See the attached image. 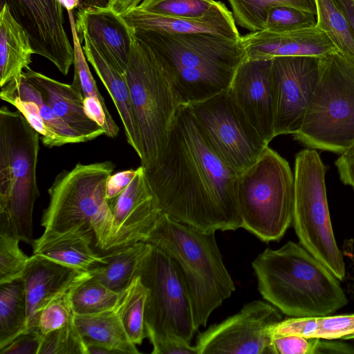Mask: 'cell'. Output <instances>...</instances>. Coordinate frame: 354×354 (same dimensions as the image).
Returning a JSON list of instances; mask_svg holds the SVG:
<instances>
[{"mask_svg": "<svg viewBox=\"0 0 354 354\" xmlns=\"http://www.w3.org/2000/svg\"><path fill=\"white\" fill-rule=\"evenodd\" d=\"M143 169L158 207L171 218L207 232L242 227L238 174L206 141L188 104L178 106L162 149Z\"/></svg>", "mask_w": 354, "mask_h": 354, "instance_id": "1", "label": "cell"}, {"mask_svg": "<svg viewBox=\"0 0 354 354\" xmlns=\"http://www.w3.org/2000/svg\"><path fill=\"white\" fill-rule=\"evenodd\" d=\"M132 30L134 37L160 59L181 104L202 101L227 91L245 59L241 39L208 32Z\"/></svg>", "mask_w": 354, "mask_h": 354, "instance_id": "2", "label": "cell"}, {"mask_svg": "<svg viewBox=\"0 0 354 354\" xmlns=\"http://www.w3.org/2000/svg\"><path fill=\"white\" fill-rule=\"evenodd\" d=\"M252 267L261 295L288 316L328 315L348 304L338 279L295 242L266 248Z\"/></svg>", "mask_w": 354, "mask_h": 354, "instance_id": "3", "label": "cell"}, {"mask_svg": "<svg viewBox=\"0 0 354 354\" xmlns=\"http://www.w3.org/2000/svg\"><path fill=\"white\" fill-rule=\"evenodd\" d=\"M145 242L170 257L189 296L196 327L205 326L212 313L236 289L215 232L201 231L162 212Z\"/></svg>", "mask_w": 354, "mask_h": 354, "instance_id": "4", "label": "cell"}, {"mask_svg": "<svg viewBox=\"0 0 354 354\" xmlns=\"http://www.w3.org/2000/svg\"><path fill=\"white\" fill-rule=\"evenodd\" d=\"M39 134L22 113L0 109V216L15 236L32 245V214L39 196L36 170Z\"/></svg>", "mask_w": 354, "mask_h": 354, "instance_id": "5", "label": "cell"}, {"mask_svg": "<svg viewBox=\"0 0 354 354\" xmlns=\"http://www.w3.org/2000/svg\"><path fill=\"white\" fill-rule=\"evenodd\" d=\"M295 140L342 154L354 143V59L338 51L319 57L318 81Z\"/></svg>", "mask_w": 354, "mask_h": 354, "instance_id": "6", "label": "cell"}, {"mask_svg": "<svg viewBox=\"0 0 354 354\" xmlns=\"http://www.w3.org/2000/svg\"><path fill=\"white\" fill-rule=\"evenodd\" d=\"M113 169V163L107 160L79 162L60 172L48 190L49 203L41 221L44 232H62L86 225L94 231L95 245L105 252L113 223L106 184Z\"/></svg>", "mask_w": 354, "mask_h": 354, "instance_id": "7", "label": "cell"}, {"mask_svg": "<svg viewBox=\"0 0 354 354\" xmlns=\"http://www.w3.org/2000/svg\"><path fill=\"white\" fill-rule=\"evenodd\" d=\"M236 197L242 228L265 242L280 240L293 218L294 174L288 161L267 146L238 175Z\"/></svg>", "mask_w": 354, "mask_h": 354, "instance_id": "8", "label": "cell"}, {"mask_svg": "<svg viewBox=\"0 0 354 354\" xmlns=\"http://www.w3.org/2000/svg\"><path fill=\"white\" fill-rule=\"evenodd\" d=\"M124 75L139 129L140 165L145 167L162 149L181 103L160 59L136 37Z\"/></svg>", "mask_w": 354, "mask_h": 354, "instance_id": "9", "label": "cell"}, {"mask_svg": "<svg viewBox=\"0 0 354 354\" xmlns=\"http://www.w3.org/2000/svg\"><path fill=\"white\" fill-rule=\"evenodd\" d=\"M326 168L315 149L295 157L292 223L301 245L339 281L346 275L333 233L326 196Z\"/></svg>", "mask_w": 354, "mask_h": 354, "instance_id": "10", "label": "cell"}, {"mask_svg": "<svg viewBox=\"0 0 354 354\" xmlns=\"http://www.w3.org/2000/svg\"><path fill=\"white\" fill-rule=\"evenodd\" d=\"M136 275L147 289L145 326L152 346L171 339L191 344L198 329L189 296L170 257L150 244Z\"/></svg>", "mask_w": 354, "mask_h": 354, "instance_id": "11", "label": "cell"}, {"mask_svg": "<svg viewBox=\"0 0 354 354\" xmlns=\"http://www.w3.org/2000/svg\"><path fill=\"white\" fill-rule=\"evenodd\" d=\"M188 105L206 141L238 175L255 163L268 146L227 91Z\"/></svg>", "mask_w": 354, "mask_h": 354, "instance_id": "12", "label": "cell"}, {"mask_svg": "<svg viewBox=\"0 0 354 354\" xmlns=\"http://www.w3.org/2000/svg\"><path fill=\"white\" fill-rule=\"evenodd\" d=\"M281 320L275 306L254 300L200 333L195 347L198 354H276L270 328Z\"/></svg>", "mask_w": 354, "mask_h": 354, "instance_id": "13", "label": "cell"}, {"mask_svg": "<svg viewBox=\"0 0 354 354\" xmlns=\"http://www.w3.org/2000/svg\"><path fill=\"white\" fill-rule=\"evenodd\" d=\"M319 77V57L283 56L272 59L274 136L301 129Z\"/></svg>", "mask_w": 354, "mask_h": 354, "instance_id": "14", "label": "cell"}, {"mask_svg": "<svg viewBox=\"0 0 354 354\" xmlns=\"http://www.w3.org/2000/svg\"><path fill=\"white\" fill-rule=\"evenodd\" d=\"M28 35L34 54L50 61L64 75L74 62L64 27L63 6L58 0H1Z\"/></svg>", "mask_w": 354, "mask_h": 354, "instance_id": "15", "label": "cell"}, {"mask_svg": "<svg viewBox=\"0 0 354 354\" xmlns=\"http://www.w3.org/2000/svg\"><path fill=\"white\" fill-rule=\"evenodd\" d=\"M227 91L250 124L269 144L275 137L272 59H245Z\"/></svg>", "mask_w": 354, "mask_h": 354, "instance_id": "16", "label": "cell"}, {"mask_svg": "<svg viewBox=\"0 0 354 354\" xmlns=\"http://www.w3.org/2000/svg\"><path fill=\"white\" fill-rule=\"evenodd\" d=\"M108 203L113 223L105 252L139 241L145 242L162 212L141 165L136 169L131 183Z\"/></svg>", "mask_w": 354, "mask_h": 354, "instance_id": "17", "label": "cell"}, {"mask_svg": "<svg viewBox=\"0 0 354 354\" xmlns=\"http://www.w3.org/2000/svg\"><path fill=\"white\" fill-rule=\"evenodd\" d=\"M75 30L80 43L88 40L115 69L124 73L135 37L122 16L107 7H82L76 13Z\"/></svg>", "mask_w": 354, "mask_h": 354, "instance_id": "18", "label": "cell"}, {"mask_svg": "<svg viewBox=\"0 0 354 354\" xmlns=\"http://www.w3.org/2000/svg\"><path fill=\"white\" fill-rule=\"evenodd\" d=\"M90 276L89 271L33 254L21 277L27 302V329L38 328L40 313L51 299Z\"/></svg>", "mask_w": 354, "mask_h": 354, "instance_id": "19", "label": "cell"}, {"mask_svg": "<svg viewBox=\"0 0 354 354\" xmlns=\"http://www.w3.org/2000/svg\"><path fill=\"white\" fill-rule=\"evenodd\" d=\"M241 39L248 59L283 56L322 57L337 51L328 37L316 26L282 32L262 30L241 36Z\"/></svg>", "mask_w": 354, "mask_h": 354, "instance_id": "20", "label": "cell"}, {"mask_svg": "<svg viewBox=\"0 0 354 354\" xmlns=\"http://www.w3.org/2000/svg\"><path fill=\"white\" fill-rule=\"evenodd\" d=\"M24 77L40 91L46 103L55 115L81 134L86 141L104 134V131L86 113L84 98L72 84H65L30 68Z\"/></svg>", "mask_w": 354, "mask_h": 354, "instance_id": "21", "label": "cell"}, {"mask_svg": "<svg viewBox=\"0 0 354 354\" xmlns=\"http://www.w3.org/2000/svg\"><path fill=\"white\" fill-rule=\"evenodd\" d=\"M93 230L80 225L62 232H44L32 243L33 254L83 271L106 264L91 248Z\"/></svg>", "mask_w": 354, "mask_h": 354, "instance_id": "22", "label": "cell"}, {"mask_svg": "<svg viewBox=\"0 0 354 354\" xmlns=\"http://www.w3.org/2000/svg\"><path fill=\"white\" fill-rule=\"evenodd\" d=\"M122 17L132 29L169 33L208 32L234 39L241 37L230 10L201 19H184L159 15L137 7Z\"/></svg>", "mask_w": 354, "mask_h": 354, "instance_id": "23", "label": "cell"}, {"mask_svg": "<svg viewBox=\"0 0 354 354\" xmlns=\"http://www.w3.org/2000/svg\"><path fill=\"white\" fill-rule=\"evenodd\" d=\"M84 41L82 50L85 57L113 100L122 122L127 140L140 158L142 149L139 129L125 76L111 65L88 40L84 39Z\"/></svg>", "mask_w": 354, "mask_h": 354, "instance_id": "24", "label": "cell"}, {"mask_svg": "<svg viewBox=\"0 0 354 354\" xmlns=\"http://www.w3.org/2000/svg\"><path fill=\"white\" fill-rule=\"evenodd\" d=\"M34 54L30 39L13 19L8 6L0 10V86L21 79L23 70L29 68Z\"/></svg>", "mask_w": 354, "mask_h": 354, "instance_id": "25", "label": "cell"}, {"mask_svg": "<svg viewBox=\"0 0 354 354\" xmlns=\"http://www.w3.org/2000/svg\"><path fill=\"white\" fill-rule=\"evenodd\" d=\"M74 322L85 343L100 344L118 353H140L128 335L117 307L93 315H75Z\"/></svg>", "mask_w": 354, "mask_h": 354, "instance_id": "26", "label": "cell"}, {"mask_svg": "<svg viewBox=\"0 0 354 354\" xmlns=\"http://www.w3.org/2000/svg\"><path fill=\"white\" fill-rule=\"evenodd\" d=\"M149 247L150 243L139 241L107 251L103 254L106 264L88 271L110 289L123 292L136 276L138 266Z\"/></svg>", "mask_w": 354, "mask_h": 354, "instance_id": "27", "label": "cell"}, {"mask_svg": "<svg viewBox=\"0 0 354 354\" xmlns=\"http://www.w3.org/2000/svg\"><path fill=\"white\" fill-rule=\"evenodd\" d=\"M270 333L326 339H353L354 314L291 317L272 326Z\"/></svg>", "mask_w": 354, "mask_h": 354, "instance_id": "28", "label": "cell"}, {"mask_svg": "<svg viewBox=\"0 0 354 354\" xmlns=\"http://www.w3.org/2000/svg\"><path fill=\"white\" fill-rule=\"evenodd\" d=\"M27 330V302L20 279L0 284V348Z\"/></svg>", "mask_w": 354, "mask_h": 354, "instance_id": "29", "label": "cell"}, {"mask_svg": "<svg viewBox=\"0 0 354 354\" xmlns=\"http://www.w3.org/2000/svg\"><path fill=\"white\" fill-rule=\"evenodd\" d=\"M235 23L252 32L266 29L269 12L274 8L288 6L316 15L315 0H227Z\"/></svg>", "mask_w": 354, "mask_h": 354, "instance_id": "30", "label": "cell"}, {"mask_svg": "<svg viewBox=\"0 0 354 354\" xmlns=\"http://www.w3.org/2000/svg\"><path fill=\"white\" fill-rule=\"evenodd\" d=\"M316 27L330 39L337 51L354 59V31L336 0H315Z\"/></svg>", "mask_w": 354, "mask_h": 354, "instance_id": "31", "label": "cell"}, {"mask_svg": "<svg viewBox=\"0 0 354 354\" xmlns=\"http://www.w3.org/2000/svg\"><path fill=\"white\" fill-rule=\"evenodd\" d=\"M1 92L13 95L23 100L35 102L46 126L65 140L67 144L86 142L81 134L55 115L44 100L40 91L23 74L20 80L12 81L1 87Z\"/></svg>", "mask_w": 354, "mask_h": 354, "instance_id": "32", "label": "cell"}, {"mask_svg": "<svg viewBox=\"0 0 354 354\" xmlns=\"http://www.w3.org/2000/svg\"><path fill=\"white\" fill-rule=\"evenodd\" d=\"M147 297V288L140 277L136 275L122 293L117 306L124 327L136 345H140L146 337L145 310Z\"/></svg>", "mask_w": 354, "mask_h": 354, "instance_id": "33", "label": "cell"}, {"mask_svg": "<svg viewBox=\"0 0 354 354\" xmlns=\"http://www.w3.org/2000/svg\"><path fill=\"white\" fill-rule=\"evenodd\" d=\"M122 293L110 289L91 274L73 290V312L75 315H87L114 309L120 302Z\"/></svg>", "mask_w": 354, "mask_h": 354, "instance_id": "34", "label": "cell"}, {"mask_svg": "<svg viewBox=\"0 0 354 354\" xmlns=\"http://www.w3.org/2000/svg\"><path fill=\"white\" fill-rule=\"evenodd\" d=\"M138 8L159 15L201 19L228 11L225 5L214 0H143Z\"/></svg>", "mask_w": 354, "mask_h": 354, "instance_id": "35", "label": "cell"}, {"mask_svg": "<svg viewBox=\"0 0 354 354\" xmlns=\"http://www.w3.org/2000/svg\"><path fill=\"white\" fill-rule=\"evenodd\" d=\"M11 225L0 216V284L20 279L30 257L20 249Z\"/></svg>", "mask_w": 354, "mask_h": 354, "instance_id": "36", "label": "cell"}, {"mask_svg": "<svg viewBox=\"0 0 354 354\" xmlns=\"http://www.w3.org/2000/svg\"><path fill=\"white\" fill-rule=\"evenodd\" d=\"M38 354H87V350L73 321L43 335Z\"/></svg>", "mask_w": 354, "mask_h": 354, "instance_id": "37", "label": "cell"}, {"mask_svg": "<svg viewBox=\"0 0 354 354\" xmlns=\"http://www.w3.org/2000/svg\"><path fill=\"white\" fill-rule=\"evenodd\" d=\"M76 286L57 295L41 311L38 329L41 335L62 328L74 321L71 296Z\"/></svg>", "mask_w": 354, "mask_h": 354, "instance_id": "38", "label": "cell"}, {"mask_svg": "<svg viewBox=\"0 0 354 354\" xmlns=\"http://www.w3.org/2000/svg\"><path fill=\"white\" fill-rule=\"evenodd\" d=\"M315 15L288 6L272 8L268 13L266 29L274 32H290L314 28Z\"/></svg>", "mask_w": 354, "mask_h": 354, "instance_id": "39", "label": "cell"}, {"mask_svg": "<svg viewBox=\"0 0 354 354\" xmlns=\"http://www.w3.org/2000/svg\"><path fill=\"white\" fill-rule=\"evenodd\" d=\"M2 100L11 104L20 111L30 126L41 136L43 145L48 148L60 147L67 144L65 140L50 130L41 118L38 105L31 101H26L3 92H0Z\"/></svg>", "mask_w": 354, "mask_h": 354, "instance_id": "40", "label": "cell"}, {"mask_svg": "<svg viewBox=\"0 0 354 354\" xmlns=\"http://www.w3.org/2000/svg\"><path fill=\"white\" fill-rule=\"evenodd\" d=\"M276 354H315L319 338L272 334Z\"/></svg>", "mask_w": 354, "mask_h": 354, "instance_id": "41", "label": "cell"}, {"mask_svg": "<svg viewBox=\"0 0 354 354\" xmlns=\"http://www.w3.org/2000/svg\"><path fill=\"white\" fill-rule=\"evenodd\" d=\"M42 336L38 328H29L4 346L1 354H38Z\"/></svg>", "mask_w": 354, "mask_h": 354, "instance_id": "42", "label": "cell"}, {"mask_svg": "<svg viewBox=\"0 0 354 354\" xmlns=\"http://www.w3.org/2000/svg\"><path fill=\"white\" fill-rule=\"evenodd\" d=\"M136 174V169H127L111 174L106 184V197L110 201L117 197L131 183Z\"/></svg>", "mask_w": 354, "mask_h": 354, "instance_id": "43", "label": "cell"}, {"mask_svg": "<svg viewBox=\"0 0 354 354\" xmlns=\"http://www.w3.org/2000/svg\"><path fill=\"white\" fill-rule=\"evenodd\" d=\"M342 182L354 189V143L335 160Z\"/></svg>", "mask_w": 354, "mask_h": 354, "instance_id": "44", "label": "cell"}, {"mask_svg": "<svg viewBox=\"0 0 354 354\" xmlns=\"http://www.w3.org/2000/svg\"><path fill=\"white\" fill-rule=\"evenodd\" d=\"M153 354H198L195 346L180 339H167L153 346Z\"/></svg>", "mask_w": 354, "mask_h": 354, "instance_id": "45", "label": "cell"}, {"mask_svg": "<svg viewBox=\"0 0 354 354\" xmlns=\"http://www.w3.org/2000/svg\"><path fill=\"white\" fill-rule=\"evenodd\" d=\"M315 354H354V346L337 339H318Z\"/></svg>", "mask_w": 354, "mask_h": 354, "instance_id": "46", "label": "cell"}, {"mask_svg": "<svg viewBox=\"0 0 354 354\" xmlns=\"http://www.w3.org/2000/svg\"><path fill=\"white\" fill-rule=\"evenodd\" d=\"M143 0H108L106 7L123 16L136 8Z\"/></svg>", "mask_w": 354, "mask_h": 354, "instance_id": "47", "label": "cell"}, {"mask_svg": "<svg viewBox=\"0 0 354 354\" xmlns=\"http://www.w3.org/2000/svg\"><path fill=\"white\" fill-rule=\"evenodd\" d=\"M354 31V0H336Z\"/></svg>", "mask_w": 354, "mask_h": 354, "instance_id": "48", "label": "cell"}, {"mask_svg": "<svg viewBox=\"0 0 354 354\" xmlns=\"http://www.w3.org/2000/svg\"><path fill=\"white\" fill-rule=\"evenodd\" d=\"M87 354H116L115 350L109 347L94 342L86 343Z\"/></svg>", "mask_w": 354, "mask_h": 354, "instance_id": "49", "label": "cell"}, {"mask_svg": "<svg viewBox=\"0 0 354 354\" xmlns=\"http://www.w3.org/2000/svg\"><path fill=\"white\" fill-rule=\"evenodd\" d=\"M67 11H72L79 5L80 0H58Z\"/></svg>", "mask_w": 354, "mask_h": 354, "instance_id": "50", "label": "cell"}, {"mask_svg": "<svg viewBox=\"0 0 354 354\" xmlns=\"http://www.w3.org/2000/svg\"><path fill=\"white\" fill-rule=\"evenodd\" d=\"M106 6V2L104 0H85L84 7H104Z\"/></svg>", "mask_w": 354, "mask_h": 354, "instance_id": "51", "label": "cell"}]
</instances>
